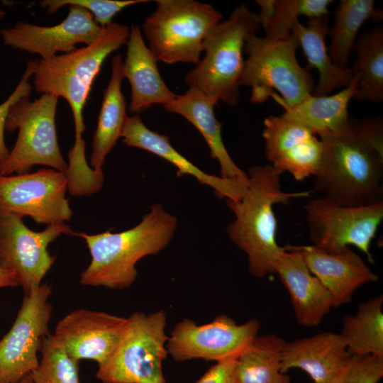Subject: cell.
<instances>
[{
	"instance_id": "cell-1",
	"label": "cell",
	"mask_w": 383,
	"mask_h": 383,
	"mask_svg": "<svg viewBox=\"0 0 383 383\" xmlns=\"http://www.w3.org/2000/svg\"><path fill=\"white\" fill-rule=\"evenodd\" d=\"M320 139L323 152L314 189L323 199L342 206L383 201L382 117H351L343 131Z\"/></svg>"
},
{
	"instance_id": "cell-2",
	"label": "cell",
	"mask_w": 383,
	"mask_h": 383,
	"mask_svg": "<svg viewBox=\"0 0 383 383\" xmlns=\"http://www.w3.org/2000/svg\"><path fill=\"white\" fill-rule=\"evenodd\" d=\"M247 174L248 185L243 196L237 201L226 199L235 215L226 233L247 255L250 274L262 278L275 273L276 260L283 248L276 240L274 205L289 204L293 199L309 196L310 192H282L281 174L270 164L251 167Z\"/></svg>"
},
{
	"instance_id": "cell-3",
	"label": "cell",
	"mask_w": 383,
	"mask_h": 383,
	"mask_svg": "<svg viewBox=\"0 0 383 383\" xmlns=\"http://www.w3.org/2000/svg\"><path fill=\"white\" fill-rule=\"evenodd\" d=\"M177 227V218L160 204H154L139 223L124 231L74 233L84 240L91 257L81 274L80 283L112 289L129 288L138 277L137 262L164 250Z\"/></svg>"
},
{
	"instance_id": "cell-4",
	"label": "cell",
	"mask_w": 383,
	"mask_h": 383,
	"mask_svg": "<svg viewBox=\"0 0 383 383\" xmlns=\"http://www.w3.org/2000/svg\"><path fill=\"white\" fill-rule=\"evenodd\" d=\"M130 28L117 22L104 27L91 43L48 59L33 60L34 85L42 94L64 98L74 123L75 140L83 138V111L106 57L126 43Z\"/></svg>"
},
{
	"instance_id": "cell-5",
	"label": "cell",
	"mask_w": 383,
	"mask_h": 383,
	"mask_svg": "<svg viewBox=\"0 0 383 383\" xmlns=\"http://www.w3.org/2000/svg\"><path fill=\"white\" fill-rule=\"evenodd\" d=\"M260 28L257 14L247 5L235 8L229 18L218 23L206 37L203 58L185 76L189 88L199 89L216 102L237 105L245 40Z\"/></svg>"
},
{
	"instance_id": "cell-6",
	"label": "cell",
	"mask_w": 383,
	"mask_h": 383,
	"mask_svg": "<svg viewBox=\"0 0 383 383\" xmlns=\"http://www.w3.org/2000/svg\"><path fill=\"white\" fill-rule=\"evenodd\" d=\"M298 47L292 35L287 40H271L252 33L246 38L244 49L248 57L240 85L251 89L252 103L272 98L277 104L293 106L312 94L313 80L297 60Z\"/></svg>"
},
{
	"instance_id": "cell-7",
	"label": "cell",
	"mask_w": 383,
	"mask_h": 383,
	"mask_svg": "<svg viewBox=\"0 0 383 383\" xmlns=\"http://www.w3.org/2000/svg\"><path fill=\"white\" fill-rule=\"evenodd\" d=\"M142 29L157 61L196 65L204 43L223 15L211 5L194 0H157Z\"/></svg>"
},
{
	"instance_id": "cell-8",
	"label": "cell",
	"mask_w": 383,
	"mask_h": 383,
	"mask_svg": "<svg viewBox=\"0 0 383 383\" xmlns=\"http://www.w3.org/2000/svg\"><path fill=\"white\" fill-rule=\"evenodd\" d=\"M167 314L163 310L149 313L135 311L115 353L98 367L102 383H166L162 362L168 355Z\"/></svg>"
},
{
	"instance_id": "cell-9",
	"label": "cell",
	"mask_w": 383,
	"mask_h": 383,
	"mask_svg": "<svg viewBox=\"0 0 383 383\" xmlns=\"http://www.w3.org/2000/svg\"><path fill=\"white\" fill-rule=\"evenodd\" d=\"M29 98H21L9 112L5 130L18 133L8 157L0 164V175L29 173L36 165L65 172L67 164L59 147L55 125L58 98L48 94L33 101Z\"/></svg>"
},
{
	"instance_id": "cell-10",
	"label": "cell",
	"mask_w": 383,
	"mask_h": 383,
	"mask_svg": "<svg viewBox=\"0 0 383 383\" xmlns=\"http://www.w3.org/2000/svg\"><path fill=\"white\" fill-rule=\"evenodd\" d=\"M306 221L312 245L328 252L353 245L374 263L372 240L383 221V201L362 206H342L321 198L307 200Z\"/></svg>"
},
{
	"instance_id": "cell-11",
	"label": "cell",
	"mask_w": 383,
	"mask_h": 383,
	"mask_svg": "<svg viewBox=\"0 0 383 383\" xmlns=\"http://www.w3.org/2000/svg\"><path fill=\"white\" fill-rule=\"evenodd\" d=\"M260 328L256 318L238 324L227 314L218 316L202 325L184 318L168 336V355L177 362L237 359L258 335Z\"/></svg>"
},
{
	"instance_id": "cell-12",
	"label": "cell",
	"mask_w": 383,
	"mask_h": 383,
	"mask_svg": "<svg viewBox=\"0 0 383 383\" xmlns=\"http://www.w3.org/2000/svg\"><path fill=\"white\" fill-rule=\"evenodd\" d=\"M51 293L45 283L25 294L11 328L0 340V383H18L38 367V352L50 334Z\"/></svg>"
},
{
	"instance_id": "cell-13",
	"label": "cell",
	"mask_w": 383,
	"mask_h": 383,
	"mask_svg": "<svg viewBox=\"0 0 383 383\" xmlns=\"http://www.w3.org/2000/svg\"><path fill=\"white\" fill-rule=\"evenodd\" d=\"M65 223L29 229L22 217L0 209V266L14 272L25 294L41 284L55 262L48 247L62 234L74 235Z\"/></svg>"
},
{
	"instance_id": "cell-14",
	"label": "cell",
	"mask_w": 383,
	"mask_h": 383,
	"mask_svg": "<svg viewBox=\"0 0 383 383\" xmlns=\"http://www.w3.org/2000/svg\"><path fill=\"white\" fill-rule=\"evenodd\" d=\"M65 173L40 169L33 173L0 175V209L28 216L47 226L65 223L72 216Z\"/></svg>"
},
{
	"instance_id": "cell-15",
	"label": "cell",
	"mask_w": 383,
	"mask_h": 383,
	"mask_svg": "<svg viewBox=\"0 0 383 383\" xmlns=\"http://www.w3.org/2000/svg\"><path fill=\"white\" fill-rule=\"evenodd\" d=\"M263 124L262 138L269 164L280 174L289 172L296 181L315 176L323 152L318 136L284 112L266 117Z\"/></svg>"
},
{
	"instance_id": "cell-16",
	"label": "cell",
	"mask_w": 383,
	"mask_h": 383,
	"mask_svg": "<svg viewBox=\"0 0 383 383\" xmlns=\"http://www.w3.org/2000/svg\"><path fill=\"white\" fill-rule=\"evenodd\" d=\"M67 17L52 26H38L18 21L12 27L0 30L3 43L13 49L38 55L48 59L59 52L67 53L77 44L94 42L102 28L86 9L69 6Z\"/></svg>"
},
{
	"instance_id": "cell-17",
	"label": "cell",
	"mask_w": 383,
	"mask_h": 383,
	"mask_svg": "<svg viewBox=\"0 0 383 383\" xmlns=\"http://www.w3.org/2000/svg\"><path fill=\"white\" fill-rule=\"evenodd\" d=\"M127 318L85 309L74 310L57 324L52 336L72 358L106 364L117 349Z\"/></svg>"
},
{
	"instance_id": "cell-18",
	"label": "cell",
	"mask_w": 383,
	"mask_h": 383,
	"mask_svg": "<svg viewBox=\"0 0 383 383\" xmlns=\"http://www.w3.org/2000/svg\"><path fill=\"white\" fill-rule=\"evenodd\" d=\"M284 247L300 255L309 270L328 292L333 307L348 303L359 287L379 279L349 246L338 252H328L313 245Z\"/></svg>"
},
{
	"instance_id": "cell-19",
	"label": "cell",
	"mask_w": 383,
	"mask_h": 383,
	"mask_svg": "<svg viewBox=\"0 0 383 383\" xmlns=\"http://www.w3.org/2000/svg\"><path fill=\"white\" fill-rule=\"evenodd\" d=\"M121 138L128 146L144 150L170 162L177 167L178 176L188 174L211 187L219 199L237 201L248 187V178L226 179L204 172L180 154L166 135L148 128L138 115L128 117Z\"/></svg>"
},
{
	"instance_id": "cell-20",
	"label": "cell",
	"mask_w": 383,
	"mask_h": 383,
	"mask_svg": "<svg viewBox=\"0 0 383 383\" xmlns=\"http://www.w3.org/2000/svg\"><path fill=\"white\" fill-rule=\"evenodd\" d=\"M275 273L289 292L299 325L316 326L333 308L328 292L297 252L283 247L276 260Z\"/></svg>"
},
{
	"instance_id": "cell-21",
	"label": "cell",
	"mask_w": 383,
	"mask_h": 383,
	"mask_svg": "<svg viewBox=\"0 0 383 383\" xmlns=\"http://www.w3.org/2000/svg\"><path fill=\"white\" fill-rule=\"evenodd\" d=\"M126 44L123 74L131 88L129 111L138 115L153 105L164 106L172 101L177 94L172 92L162 79L157 67L158 61L146 45L138 26L130 27Z\"/></svg>"
},
{
	"instance_id": "cell-22",
	"label": "cell",
	"mask_w": 383,
	"mask_h": 383,
	"mask_svg": "<svg viewBox=\"0 0 383 383\" xmlns=\"http://www.w3.org/2000/svg\"><path fill=\"white\" fill-rule=\"evenodd\" d=\"M340 333L321 332L285 343L281 355V371L292 368L306 372L315 383H328L350 357Z\"/></svg>"
},
{
	"instance_id": "cell-23",
	"label": "cell",
	"mask_w": 383,
	"mask_h": 383,
	"mask_svg": "<svg viewBox=\"0 0 383 383\" xmlns=\"http://www.w3.org/2000/svg\"><path fill=\"white\" fill-rule=\"evenodd\" d=\"M218 104L197 89L189 88L164 106L169 112L177 113L192 124L204 138L211 157L218 161L221 177L245 179L248 174L233 160L222 138V123L217 120L214 107Z\"/></svg>"
},
{
	"instance_id": "cell-24",
	"label": "cell",
	"mask_w": 383,
	"mask_h": 383,
	"mask_svg": "<svg viewBox=\"0 0 383 383\" xmlns=\"http://www.w3.org/2000/svg\"><path fill=\"white\" fill-rule=\"evenodd\" d=\"M328 23V15L309 18L306 25L298 21L291 33L307 60L305 69H316L318 72V81L312 92L315 96L328 95L336 88L345 87L353 78L351 67H339L331 59L326 43Z\"/></svg>"
},
{
	"instance_id": "cell-25",
	"label": "cell",
	"mask_w": 383,
	"mask_h": 383,
	"mask_svg": "<svg viewBox=\"0 0 383 383\" xmlns=\"http://www.w3.org/2000/svg\"><path fill=\"white\" fill-rule=\"evenodd\" d=\"M123 60L121 54L111 61V73L99 114L97 126L94 133L90 165L101 170L109 153L121 138L128 118L126 101L121 91Z\"/></svg>"
},
{
	"instance_id": "cell-26",
	"label": "cell",
	"mask_w": 383,
	"mask_h": 383,
	"mask_svg": "<svg viewBox=\"0 0 383 383\" xmlns=\"http://www.w3.org/2000/svg\"><path fill=\"white\" fill-rule=\"evenodd\" d=\"M357 89V77L353 74L351 82L332 95L307 96L299 103L287 106L278 103L284 113L311 129L319 138L343 131L350 123L348 104Z\"/></svg>"
},
{
	"instance_id": "cell-27",
	"label": "cell",
	"mask_w": 383,
	"mask_h": 383,
	"mask_svg": "<svg viewBox=\"0 0 383 383\" xmlns=\"http://www.w3.org/2000/svg\"><path fill=\"white\" fill-rule=\"evenodd\" d=\"M334 15L328 34L331 37L328 53L335 65L348 68L360 28L368 20L381 21L382 11L375 7L372 0H342Z\"/></svg>"
},
{
	"instance_id": "cell-28",
	"label": "cell",
	"mask_w": 383,
	"mask_h": 383,
	"mask_svg": "<svg viewBox=\"0 0 383 383\" xmlns=\"http://www.w3.org/2000/svg\"><path fill=\"white\" fill-rule=\"evenodd\" d=\"M285 343L274 333L257 335L236 360L235 383H289L281 371Z\"/></svg>"
},
{
	"instance_id": "cell-29",
	"label": "cell",
	"mask_w": 383,
	"mask_h": 383,
	"mask_svg": "<svg viewBox=\"0 0 383 383\" xmlns=\"http://www.w3.org/2000/svg\"><path fill=\"white\" fill-rule=\"evenodd\" d=\"M383 295L361 303L357 312L343 320L340 333L350 355L383 359Z\"/></svg>"
},
{
	"instance_id": "cell-30",
	"label": "cell",
	"mask_w": 383,
	"mask_h": 383,
	"mask_svg": "<svg viewBox=\"0 0 383 383\" xmlns=\"http://www.w3.org/2000/svg\"><path fill=\"white\" fill-rule=\"evenodd\" d=\"M353 51L356 60L352 68L357 77L353 99L380 103L383 101V28L377 26L362 34Z\"/></svg>"
},
{
	"instance_id": "cell-31",
	"label": "cell",
	"mask_w": 383,
	"mask_h": 383,
	"mask_svg": "<svg viewBox=\"0 0 383 383\" xmlns=\"http://www.w3.org/2000/svg\"><path fill=\"white\" fill-rule=\"evenodd\" d=\"M257 13L265 38L284 40L291 38L292 29L299 16L309 18L328 15L331 0H256Z\"/></svg>"
},
{
	"instance_id": "cell-32",
	"label": "cell",
	"mask_w": 383,
	"mask_h": 383,
	"mask_svg": "<svg viewBox=\"0 0 383 383\" xmlns=\"http://www.w3.org/2000/svg\"><path fill=\"white\" fill-rule=\"evenodd\" d=\"M41 359L30 374L33 383H79V362L70 357L52 334L43 340Z\"/></svg>"
},
{
	"instance_id": "cell-33",
	"label": "cell",
	"mask_w": 383,
	"mask_h": 383,
	"mask_svg": "<svg viewBox=\"0 0 383 383\" xmlns=\"http://www.w3.org/2000/svg\"><path fill=\"white\" fill-rule=\"evenodd\" d=\"M147 0H43L41 7L49 14H54L65 6H76L90 12L94 21L101 28L113 23V17L123 9Z\"/></svg>"
},
{
	"instance_id": "cell-34",
	"label": "cell",
	"mask_w": 383,
	"mask_h": 383,
	"mask_svg": "<svg viewBox=\"0 0 383 383\" xmlns=\"http://www.w3.org/2000/svg\"><path fill=\"white\" fill-rule=\"evenodd\" d=\"M383 377V359L372 355H351L328 383H378Z\"/></svg>"
},
{
	"instance_id": "cell-35",
	"label": "cell",
	"mask_w": 383,
	"mask_h": 383,
	"mask_svg": "<svg viewBox=\"0 0 383 383\" xmlns=\"http://www.w3.org/2000/svg\"><path fill=\"white\" fill-rule=\"evenodd\" d=\"M33 60H30L18 85L11 95L0 104V164L6 160L9 154L4 140L5 125L9 112L11 106L21 98L30 96L32 87L28 80L33 76Z\"/></svg>"
},
{
	"instance_id": "cell-36",
	"label": "cell",
	"mask_w": 383,
	"mask_h": 383,
	"mask_svg": "<svg viewBox=\"0 0 383 383\" xmlns=\"http://www.w3.org/2000/svg\"><path fill=\"white\" fill-rule=\"evenodd\" d=\"M236 360L216 362L195 383H235Z\"/></svg>"
},
{
	"instance_id": "cell-37",
	"label": "cell",
	"mask_w": 383,
	"mask_h": 383,
	"mask_svg": "<svg viewBox=\"0 0 383 383\" xmlns=\"http://www.w3.org/2000/svg\"><path fill=\"white\" fill-rule=\"evenodd\" d=\"M18 285L19 282L16 274L0 266V288Z\"/></svg>"
},
{
	"instance_id": "cell-38",
	"label": "cell",
	"mask_w": 383,
	"mask_h": 383,
	"mask_svg": "<svg viewBox=\"0 0 383 383\" xmlns=\"http://www.w3.org/2000/svg\"><path fill=\"white\" fill-rule=\"evenodd\" d=\"M18 383H33L31 374H28Z\"/></svg>"
},
{
	"instance_id": "cell-39",
	"label": "cell",
	"mask_w": 383,
	"mask_h": 383,
	"mask_svg": "<svg viewBox=\"0 0 383 383\" xmlns=\"http://www.w3.org/2000/svg\"><path fill=\"white\" fill-rule=\"evenodd\" d=\"M6 11L0 8V21L5 17Z\"/></svg>"
}]
</instances>
